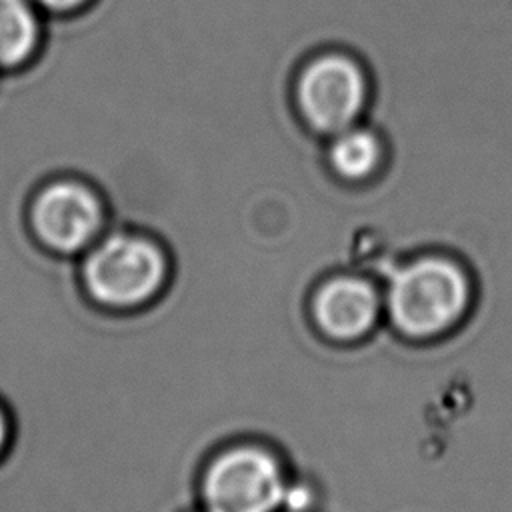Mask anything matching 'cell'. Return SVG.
Returning <instances> with one entry per match:
<instances>
[{"label": "cell", "mask_w": 512, "mask_h": 512, "mask_svg": "<svg viewBox=\"0 0 512 512\" xmlns=\"http://www.w3.org/2000/svg\"><path fill=\"white\" fill-rule=\"evenodd\" d=\"M4 436H6V426H4V418H2V412H0V448H2Z\"/></svg>", "instance_id": "30bf717a"}, {"label": "cell", "mask_w": 512, "mask_h": 512, "mask_svg": "<svg viewBox=\"0 0 512 512\" xmlns=\"http://www.w3.org/2000/svg\"><path fill=\"white\" fill-rule=\"evenodd\" d=\"M378 300L374 290L356 278L328 282L314 300V316L332 338H356L376 320Z\"/></svg>", "instance_id": "8992f818"}, {"label": "cell", "mask_w": 512, "mask_h": 512, "mask_svg": "<svg viewBox=\"0 0 512 512\" xmlns=\"http://www.w3.org/2000/svg\"><path fill=\"white\" fill-rule=\"evenodd\" d=\"M324 164L342 182H366L374 178L388 158L382 134L366 120L340 130L322 144Z\"/></svg>", "instance_id": "52a82bcc"}, {"label": "cell", "mask_w": 512, "mask_h": 512, "mask_svg": "<svg viewBox=\"0 0 512 512\" xmlns=\"http://www.w3.org/2000/svg\"><path fill=\"white\" fill-rule=\"evenodd\" d=\"M468 280L440 258L418 260L392 278L388 304L394 324L410 336H432L452 326L468 306Z\"/></svg>", "instance_id": "7a4b0ae2"}, {"label": "cell", "mask_w": 512, "mask_h": 512, "mask_svg": "<svg viewBox=\"0 0 512 512\" xmlns=\"http://www.w3.org/2000/svg\"><path fill=\"white\" fill-rule=\"evenodd\" d=\"M290 96L300 122L326 140L366 118L372 84L360 58L342 48H324L298 66Z\"/></svg>", "instance_id": "6da1fadb"}, {"label": "cell", "mask_w": 512, "mask_h": 512, "mask_svg": "<svg viewBox=\"0 0 512 512\" xmlns=\"http://www.w3.org/2000/svg\"><path fill=\"white\" fill-rule=\"evenodd\" d=\"M38 4H42L44 8H50L54 12H68L74 10L78 6H82L86 0H36Z\"/></svg>", "instance_id": "9c48e42d"}, {"label": "cell", "mask_w": 512, "mask_h": 512, "mask_svg": "<svg viewBox=\"0 0 512 512\" xmlns=\"http://www.w3.org/2000/svg\"><path fill=\"white\" fill-rule=\"evenodd\" d=\"M164 258L150 242L112 236L86 260L90 292L104 304L132 306L150 298L164 280Z\"/></svg>", "instance_id": "3957f363"}, {"label": "cell", "mask_w": 512, "mask_h": 512, "mask_svg": "<svg viewBox=\"0 0 512 512\" xmlns=\"http://www.w3.org/2000/svg\"><path fill=\"white\" fill-rule=\"evenodd\" d=\"M36 32V18L26 0H0V66H14L28 58Z\"/></svg>", "instance_id": "ba28073f"}, {"label": "cell", "mask_w": 512, "mask_h": 512, "mask_svg": "<svg viewBox=\"0 0 512 512\" xmlns=\"http://www.w3.org/2000/svg\"><path fill=\"white\" fill-rule=\"evenodd\" d=\"M286 486L276 460L258 448L222 454L206 472L204 500L210 512H272Z\"/></svg>", "instance_id": "277c9868"}, {"label": "cell", "mask_w": 512, "mask_h": 512, "mask_svg": "<svg viewBox=\"0 0 512 512\" xmlns=\"http://www.w3.org/2000/svg\"><path fill=\"white\" fill-rule=\"evenodd\" d=\"M38 234L58 250H76L96 232L100 206L96 196L78 184H54L34 206Z\"/></svg>", "instance_id": "5b68a950"}]
</instances>
